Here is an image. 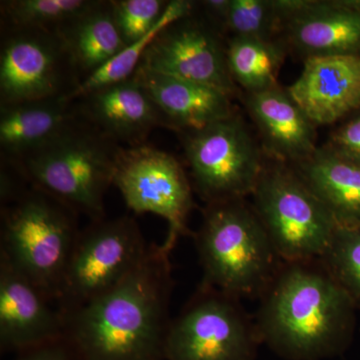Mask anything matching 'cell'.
<instances>
[{"mask_svg":"<svg viewBox=\"0 0 360 360\" xmlns=\"http://www.w3.org/2000/svg\"><path fill=\"white\" fill-rule=\"evenodd\" d=\"M172 251L151 245L122 283L65 314V336L79 360H165L172 319Z\"/></svg>","mask_w":360,"mask_h":360,"instance_id":"6da1fadb","label":"cell"},{"mask_svg":"<svg viewBox=\"0 0 360 360\" xmlns=\"http://www.w3.org/2000/svg\"><path fill=\"white\" fill-rule=\"evenodd\" d=\"M259 300L258 338L281 359H331L352 340L357 307L321 259L283 262Z\"/></svg>","mask_w":360,"mask_h":360,"instance_id":"7a4b0ae2","label":"cell"},{"mask_svg":"<svg viewBox=\"0 0 360 360\" xmlns=\"http://www.w3.org/2000/svg\"><path fill=\"white\" fill-rule=\"evenodd\" d=\"M193 239L200 283L236 300L262 297L283 264L246 200L206 205Z\"/></svg>","mask_w":360,"mask_h":360,"instance_id":"3957f363","label":"cell"},{"mask_svg":"<svg viewBox=\"0 0 360 360\" xmlns=\"http://www.w3.org/2000/svg\"><path fill=\"white\" fill-rule=\"evenodd\" d=\"M122 148L78 115L56 139L11 163L30 186L91 221L106 217L104 198Z\"/></svg>","mask_w":360,"mask_h":360,"instance_id":"277c9868","label":"cell"},{"mask_svg":"<svg viewBox=\"0 0 360 360\" xmlns=\"http://www.w3.org/2000/svg\"><path fill=\"white\" fill-rule=\"evenodd\" d=\"M77 217L70 207L32 186L1 205L0 258L54 303L80 232Z\"/></svg>","mask_w":360,"mask_h":360,"instance_id":"5b68a950","label":"cell"},{"mask_svg":"<svg viewBox=\"0 0 360 360\" xmlns=\"http://www.w3.org/2000/svg\"><path fill=\"white\" fill-rule=\"evenodd\" d=\"M250 198L283 262L322 257L338 225L292 167L266 158Z\"/></svg>","mask_w":360,"mask_h":360,"instance_id":"8992f818","label":"cell"},{"mask_svg":"<svg viewBox=\"0 0 360 360\" xmlns=\"http://www.w3.org/2000/svg\"><path fill=\"white\" fill-rule=\"evenodd\" d=\"M177 134L194 193L205 205L251 196L266 156L239 111L205 129Z\"/></svg>","mask_w":360,"mask_h":360,"instance_id":"52a82bcc","label":"cell"},{"mask_svg":"<svg viewBox=\"0 0 360 360\" xmlns=\"http://www.w3.org/2000/svg\"><path fill=\"white\" fill-rule=\"evenodd\" d=\"M150 246L134 217L91 220L78 234L58 309L68 314L115 288L142 264Z\"/></svg>","mask_w":360,"mask_h":360,"instance_id":"ba28073f","label":"cell"},{"mask_svg":"<svg viewBox=\"0 0 360 360\" xmlns=\"http://www.w3.org/2000/svg\"><path fill=\"white\" fill-rule=\"evenodd\" d=\"M259 345L240 300L200 283L172 319L165 360H255Z\"/></svg>","mask_w":360,"mask_h":360,"instance_id":"9c48e42d","label":"cell"},{"mask_svg":"<svg viewBox=\"0 0 360 360\" xmlns=\"http://www.w3.org/2000/svg\"><path fill=\"white\" fill-rule=\"evenodd\" d=\"M113 186L135 214L158 215L167 220L162 243L174 250L179 238L191 236L187 226L195 207L193 187L184 165L174 155L148 143L122 148L116 160Z\"/></svg>","mask_w":360,"mask_h":360,"instance_id":"30bf717a","label":"cell"},{"mask_svg":"<svg viewBox=\"0 0 360 360\" xmlns=\"http://www.w3.org/2000/svg\"><path fill=\"white\" fill-rule=\"evenodd\" d=\"M0 105L68 96L78 85L58 32L1 28Z\"/></svg>","mask_w":360,"mask_h":360,"instance_id":"8fae6325","label":"cell"},{"mask_svg":"<svg viewBox=\"0 0 360 360\" xmlns=\"http://www.w3.org/2000/svg\"><path fill=\"white\" fill-rule=\"evenodd\" d=\"M139 68L213 87L239 96L226 56V37L203 15L193 13L170 23L149 45Z\"/></svg>","mask_w":360,"mask_h":360,"instance_id":"7c38bea8","label":"cell"},{"mask_svg":"<svg viewBox=\"0 0 360 360\" xmlns=\"http://www.w3.org/2000/svg\"><path fill=\"white\" fill-rule=\"evenodd\" d=\"M281 37L302 61L321 56L360 58V0H276Z\"/></svg>","mask_w":360,"mask_h":360,"instance_id":"4fadbf2b","label":"cell"},{"mask_svg":"<svg viewBox=\"0 0 360 360\" xmlns=\"http://www.w3.org/2000/svg\"><path fill=\"white\" fill-rule=\"evenodd\" d=\"M27 277L0 258V348L18 352L65 336V315Z\"/></svg>","mask_w":360,"mask_h":360,"instance_id":"5bb4252c","label":"cell"},{"mask_svg":"<svg viewBox=\"0 0 360 360\" xmlns=\"http://www.w3.org/2000/svg\"><path fill=\"white\" fill-rule=\"evenodd\" d=\"M73 101L82 120L123 148L148 143L158 127L169 129L165 116L134 77Z\"/></svg>","mask_w":360,"mask_h":360,"instance_id":"9a60e30c","label":"cell"},{"mask_svg":"<svg viewBox=\"0 0 360 360\" xmlns=\"http://www.w3.org/2000/svg\"><path fill=\"white\" fill-rule=\"evenodd\" d=\"M286 90L316 127L338 124L360 108V58L307 59L302 75Z\"/></svg>","mask_w":360,"mask_h":360,"instance_id":"2e32d148","label":"cell"},{"mask_svg":"<svg viewBox=\"0 0 360 360\" xmlns=\"http://www.w3.org/2000/svg\"><path fill=\"white\" fill-rule=\"evenodd\" d=\"M241 98L266 158L295 167L314 155L319 148L317 127L286 89L278 84L257 94H243Z\"/></svg>","mask_w":360,"mask_h":360,"instance_id":"e0dca14e","label":"cell"},{"mask_svg":"<svg viewBox=\"0 0 360 360\" xmlns=\"http://www.w3.org/2000/svg\"><path fill=\"white\" fill-rule=\"evenodd\" d=\"M134 77L176 134L205 129L238 112L233 98L213 87L142 68H137Z\"/></svg>","mask_w":360,"mask_h":360,"instance_id":"ac0fdd59","label":"cell"},{"mask_svg":"<svg viewBox=\"0 0 360 360\" xmlns=\"http://www.w3.org/2000/svg\"><path fill=\"white\" fill-rule=\"evenodd\" d=\"M78 118L66 96L0 105L1 160L16 162L65 131Z\"/></svg>","mask_w":360,"mask_h":360,"instance_id":"d6986e66","label":"cell"},{"mask_svg":"<svg viewBox=\"0 0 360 360\" xmlns=\"http://www.w3.org/2000/svg\"><path fill=\"white\" fill-rule=\"evenodd\" d=\"M291 167L328 208L338 226L360 227V163L322 146L307 160Z\"/></svg>","mask_w":360,"mask_h":360,"instance_id":"ffe728a7","label":"cell"},{"mask_svg":"<svg viewBox=\"0 0 360 360\" xmlns=\"http://www.w3.org/2000/svg\"><path fill=\"white\" fill-rule=\"evenodd\" d=\"M78 84L115 58L127 47L113 18L110 1L96 4L58 30Z\"/></svg>","mask_w":360,"mask_h":360,"instance_id":"44dd1931","label":"cell"},{"mask_svg":"<svg viewBox=\"0 0 360 360\" xmlns=\"http://www.w3.org/2000/svg\"><path fill=\"white\" fill-rule=\"evenodd\" d=\"M288 49L281 39L227 37L229 72L243 94H257L278 85Z\"/></svg>","mask_w":360,"mask_h":360,"instance_id":"7402d4cb","label":"cell"},{"mask_svg":"<svg viewBox=\"0 0 360 360\" xmlns=\"http://www.w3.org/2000/svg\"><path fill=\"white\" fill-rule=\"evenodd\" d=\"M195 6L196 1H191V0L169 1L158 25L148 35L132 44L127 45L122 51L108 61L101 70L80 82L75 89L66 96L68 99L75 101L78 97L84 96L94 90L118 84L134 77L135 71L141 65L144 53L148 51L151 42L158 37V33L170 23L193 13Z\"/></svg>","mask_w":360,"mask_h":360,"instance_id":"603a6c76","label":"cell"},{"mask_svg":"<svg viewBox=\"0 0 360 360\" xmlns=\"http://www.w3.org/2000/svg\"><path fill=\"white\" fill-rule=\"evenodd\" d=\"M96 2L97 0H4L0 2L1 28L58 32Z\"/></svg>","mask_w":360,"mask_h":360,"instance_id":"cb8c5ba5","label":"cell"},{"mask_svg":"<svg viewBox=\"0 0 360 360\" xmlns=\"http://www.w3.org/2000/svg\"><path fill=\"white\" fill-rule=\"evenodd\" d=\"M319 259L355 307H360V227L338 226Z\"/></svg>","mask_w":360,"mask_h":360,"instance_id":"d4e9b609","label":"cell"},{"mask_svg":"<svg viewBox=\"0 0 360 360\" xmlns=\"http://www.w3.org/2000/svg\"><path fill=\"white\" fill-rule=\"evenodd\" d=\"M281 26L276 0H231L225 35L226 39H278Z\"/></svg>","mask_w":360,"mask_h":360,"instance_id":"484cf974","label":"cell"},{"mask_svg":"<svg viewBox=\"0 0 360 360\" xmlns=\"http://www.w3.org/2000/svg\"><path fill=\"white\" fill-rule=\"evenodd\" d=\"M113 18L125 44L148 35L169 4L167 0H110Z\"/></svg>","mask_w":360,"mask_h":360,"instance_id":"4316f807","label":"cell"},{"mask_svg":"<svg viewBox=\"0 0 360 360\" xmlns=\"http://www.w3.org/2000/svg\"><path fill=\"white\" fill-rule=\"evenodd\" d=\"M324 146L347 160L360 163V108L338 123Z\"/></svg>","mask_w":360,"mask_h":360,"instance_id":"83f0119b","label":"cell"},{"mask_svg":"<svg viewBox=\"0 0 360 360\" xmlns=\"http://www.w3.org/2000/svg\"><path fill=\"white\" fill-rule=\"evenodd\" d=\"M15 360H79L65 336L18 352Z\"/></svg>","mask_w":360,"mask_h":360,"instance_id":"f1b7e54d","label":"cell"},{"mask_svg":"<svg viewBox=\"0 0 360 360\" xmlns=\"http://www.w3.org/2000/svg\"><path fill=\"white\" fill-rule=\"evenodd\" d=\"M198 6L203 15L225 35V23L231 11V0H205L198 1Z\"/></svg>","mask_w":360,"mask_h":360,"instance_id":"f546056e","label":"cell"}]
</instances>
